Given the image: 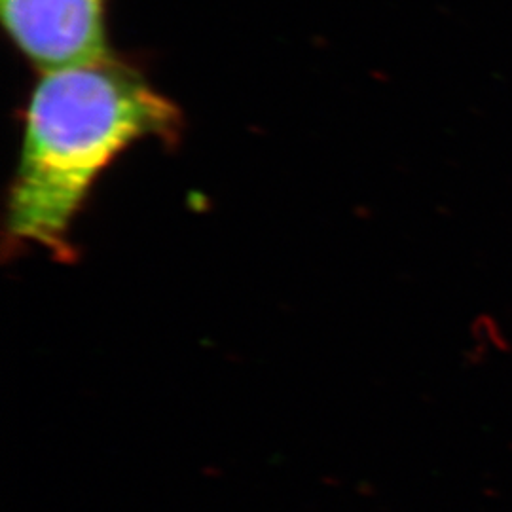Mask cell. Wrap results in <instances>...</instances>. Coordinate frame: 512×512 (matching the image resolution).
<instances>
[{
  "mask_svg": "<svg viewBox=\"0 0 512 512\" xmlns=\"http://www.w3.org/2000/svg\"><path fill=\"white\" fill-rule=\"evenodd\" d=\"M105 12L107 0H0L6 33L42 74L109 59Z\"/></svg>",
  "mask_w": 512,
  "mask_h": 512,
  "instance_id": "obj_2",
  "label": "cell"
},
{
  "mask_svg": "<svg viewBox=\"0 0 512 512\" xmlns=\"http://www.w3.org/2000/svg\"><path fill=\"white\" fill-rule=\"evenodd\" d=\"M179 129V109L114 57L42 74L8 196V238L71 258L69 230L101 173L137 141H169Z\"/></svg>",
  "mask_w": 512,
  "mask_h": 512,
  "instance_id": "obj_1",
  "label": "cell"
}]
</instances>
